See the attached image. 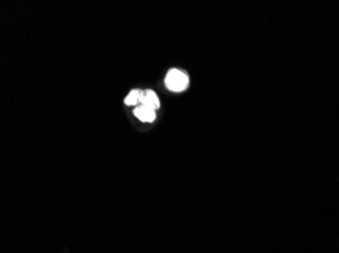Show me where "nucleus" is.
I'll use <instances>...</instances> for the list:
<instances>
[{
	"instance_id": "f257e3e1",
	"label": "nucleus",
	"mask_w": 339,
	"mask_h": 253,
	"mask_svg": "<svg viewBox=\"0 0 339 253\" xmlns=\"http://www.w3.org/2000/svg\"><path fill=\"white\" fill-rule=\"evenodd\" d=\"M166 86L172 91L180 92L185 90L189 85V78L187 74L178 69L170 70L166 77Z\"/></svg>"
},
{
	"instance_id": "f03ea898",
	"label": "nucleus",
	"mask_w": 339,
	"mask_h": 253,
	"mask_svg": "<svg viewBox=\"0 0 339 253\" xmlns=\"http://www.w3.org/2000/svg\"><path fill=\"white\" fill-rule=\"evenodd\" d=\"M140 103L142 105L147 106L148 109H151L153 111L158 110L160 108V99L158 96L155 95L154 91L152 90H146L142 91V96L140 99Z\"/></svg>"
},
{
	"instance_id": "7ed1b4c3",
	"label": "nucleus",
	"mask_w": 339,
	"mask_h": 253,
	"mask_svg": "<svg viewBox=\"0 0 339 253\" xmlns=\"http://www.w3.org/2000/svg\"><path fill=\"white\" fill-rule=\"evenodd\" d=\"M135 117L140 119L141 122H153L155 118V112L151 109L147 108L145 105H139L134 110Z\"/></svg>"
},
{
	"instance_id": "20e7f679",
	"label": "nucleus",
	"mask_w": 339,
	"mask_h": 253,
	"mask_svg": "<svg viewBox=\"0 0 339 253\" xmlns=\"http://www.w3.org/2000/svg\"><path fill=\"white\" fill-rule=\"evenodd\" d=\"M142 96V90L139 89H134L129 93L127 97L125 98V103L128 105H135L138 102H140Z\"/></svg>"
}]
</instances>
